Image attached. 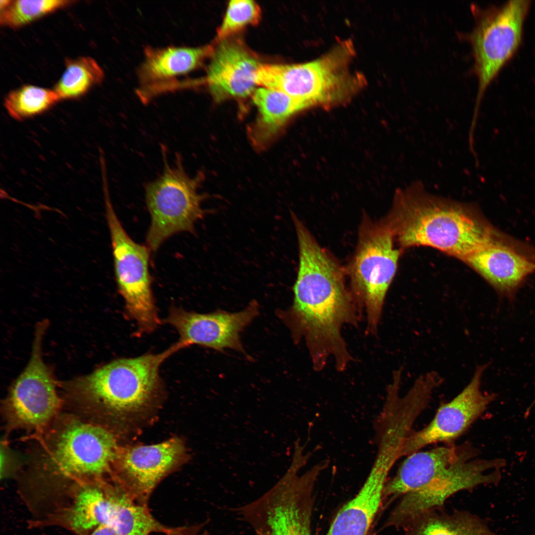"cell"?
Wrapping results in <instances>:
<instances>
[{
  "label": "cell",
  "instance_id": "cell-1",
  "mask_svg": "<svg viewBox=\"0 0 535 535\" xmlns=\"http://www.w3.org/2000/svg\"><path fill=\"white\" fill-rule=\"evenodd\" d=\"M380 221L401 250L431 247L461 261L497 230L476 204L431 194L420 181L396 191L390 211Z\"/></svg>",
  "mask_w": 535,
  "mask_h": 535
},
{
  "label": "cell",
  "instance_id": "cell-2",
  "mask_svg": "<svg viewBox=\"0 0 535 535\" xmlns=\"http://www.w3.org/2000/svg\"><path fill=\"white\" fill-rule=\"evenodd\" d=\"M183 348L178 341L161 353L113 360L62 384L64 403L73 414L106 428L107 424L138 414L161 393V364Z\"/></svg>",
  "mask_w": 535,
  "mask_h": 535
},
{
  "label": "cell",
  "instance_id": "cell-3",
  "mask_svg": "<svg viewBox=\"0 0 535 535\" xmlns=\"http://www.w3.org/2000/svg\"><path fill=\"white\" fill-rule=\"evenodd\" d=\"M36 440L28 470L35 482L74 485L112 477L120 449L109 428L62 414Z\"/></svg>",
  "mask_w": 535,
  "mask_h": 535
},
{
  "label": "cell",
  "instance_id": "cell-4",
  "mask_svg": "<svg viewBox=\"0 0 535 535\" xmlns=\"http://www.w3.org/2000/svg\"><path fill=\"white\" fill-rule=\"evenodd\" d=\"M354 54L353 43L347 40L310 62L261 64L256 83L282 91L309 107H331L348 101L365 85L364 76L350 69Z\"/></svg>",
  "mask_w": 535,
  "mask_h": 535
},
{
  "label": "cell",
  "instance_id": "cell-5",
  "mask_svg": "<svg viewBox=\"0 0 535 535\" xmlns=\"http://www.w3.org/2000/svg\"><path fill=\"white\" fill-rule=\"evenodd\" d=\"M531 5L530 0H510L486 7L471 5L474 25L461 36L471 45L472 70L478 81L473 118L477 119L487 88L519 48Z\"/></svg>",
  "mask_w": 535,
  "mask_h": 535
},
{
  "label": "cell",
  "instance_id": "cell-6",
  "mask_svg": "<svg viewBox=\"0 0 535 535\" xmlns=\"http://www.w3.org/2000/svg\"><path fill=\"white\" fill-rule=\"evenodd\" d=\"M166 151V150H165ZM163 168L159 176L144 186L146 205L151 217L147 235L148 248L155 251L167 238L181 232L193 233L196 222L203 218V195L198 192L200 174L191 177L182 159L176 155L168 162L162 147Z\"/></svg>",
  "mask_w": 535,
  "mask_h": 535
},
{
  "label": "cell",
  "instance_id": "cell-7",
  "mask_svg": "<svg viewBox=\"0 0 535 535\" xmlns=\"http://www.w3.org/2000/svg\"><path fill=\"white\" fill-rule=\"evenodd\" d=\"M380 221L365 218L361 224L355 253L348 273L351 292L367 317L366 332L376 334L387 291L395 274L401 250Z\"/></svg>",
  "mask_w": 535,
  "mask_h": 535
},
{
  "label": "cell",
  "instance_id": "cell-8",
  "mask_svg": "<svg viewBox=\"0 0 535 535\" xmlns=\"http://www.w3.org/2000/svg\"><path fill=\"white\" fill-rule=\"evenodd\" d=\"M47 325V321H44L36 326L29 361L12 384L2 408L8 430H25L35 439L52 425L64 404L51 370L42 356Z\"/></svg>",
  "mask_w": 535,
  "mask_h": 535
},
{
  "label": "cell",
  "instance_id": "cell-9",
  "mask_svg": "<svg viewBox=\"0 0 535 535\" xmlns=\"http://www.w3.org/2000/svg\"><path fill=\"white\" fill-rule=\"evenodd\" d=\"M106 216L113 257L116 282L123 298L127 316L134 321L139 333H151L160 324L149 272L150 250L135 242L127 233L104 188Z\"/></svg>",
  "mask_w": 535,
  "mask_h": 535
},
{
  "label": "cell",
  "instance_id": "cell-10",
  "mask_svg": "<svg viewBox=\"0 0 535 535\" xmlns=\"http://www.w3.org/2000/svg\"><path fill=\"white\" fill-rule=\"evenodd\" d=\"M315 483L303 477L281 478L257 499L235 508L255 535H313Z\"/></svg>",
  "mask_w": 535,
  "mask_h": 535
},
{
  "label": "cell",
  "instance_id": "cell-11",
  "mask_svg": "<svg viewBox=\"0 0 535 535\" xmlns=\"http://www.w3.org/2000/svg\"><path fill=\"white\" fill-rule=\"evenodd\" d=\"M506 464L501 458H475L456 465L421 489L403 495L386 526L403 529L422 514L442 509L446 499L460 491L498 483L501 478L499 470Z\"/></svg>",
  "mask_w": 535,
  "mask_h": 535
},
{
  "label": "cell",
  "instance_id": "cell-12",
  "mask_svg": "<svg viewBox=\"0 0 535 535\" xmlns=\"http://www.w3.org/2000/svg\"><path fill=\"white\" fill-rule=\"evenodd\" d=\"M185 455V446L178 438L120 449L113 481L134 501L148 506L157 485L182 463Z\"/></svg>",
  "mask_w": 535,
  "mask_h": 535
},
{
  "label": "cell",
  "instance_id": "cell-13",
  "mask_svg": "<svg viewBox=\"0 0 535 535\" xmlns=\"http://www.w3.org/2000/svg\"><path fill=\"white\" fill-rule=\"evenodd\" d=\"M487 365H477L469 383L450 401L442 404L424 428L411 432L403 444L401 457L437 442L452 443L461 436L496 398L481 390L482 375Z\"/></svg>",
  "mask_w": 535,
  "mask_h": 535
},
{
  "label": "cell",
  "instance_id": "cell-14",
  "mask_svg": "<svg viewBox=\"0 0 535 535\" xmlns=\"http://www.w3.org/2000/svg\"><path fill=\"white\" fill-rule=\"evenodd\" d=\"M462 261L499 294L512 297L535 272V247L497 229L488 242Z\"/></svg>",
  "mask_w": 535,
  "mask_h": 535
},
{
  "label": "cell",
  "instance_id": "cell-15",
  "mask_svg": "<svg viewBox=\"0 0 535 535\" xmlns=\"http://www.w3.org/2000/svg\"><path fill=\"white\" fill-rule=\"evenodd\" d=\"M259 313L256 301L235 313L217 310L201 314L173 307L164 321L175 329L178 341L186 347L198 345L217 351L228 348L245 353L240 333Z\"/></svg>",
  "mask_w": 535,
  "mask_h": 535
},
{
  "label": "cell",
  "instance_id": "cell-16",
  "mask_svg": "<svg viewBox=\"0 0 535 535\" xmlns=\"http://www.w3.org/2000/svg\"><path fill=\"white\" fill-rule=\"evenodd\" d=\"M214 48L207 70L206 82L217 102L252 95L260 63L256 55L241 40L228 38Z\"/></svg>",
  "mask_w": 535,
  "mask_h": 535
},
{
  "label": "cell",
  "instance_id": "cell-17",
  "mask_svg": "<svg viewBox=\"0 0 535 535\" xmlns=\"http://www.w3.org/2000/svg\"><path fill=\"white\" fill-rule=\"evenodd\" d=\"M471 444L448 445L408 456L395 475L387 481L383 499L396 498L426 486L457 464L475 458Z\"/></svg>",
  "mask_w": 535,
  "mask_h": 535
},
{
  "label": "cell",
  "instance_id": "cell-18",
  "mask_svg": "<svg viewBox=\"0 0 535 535\" xmlns=\"http://www.w3.org/2000/svg\"><path fill=\"white\" fill-rule=\"evenodd\" d=\"M214 48L210 45L200 47H148L137 71L139 83L146 89L187 74L211 55Z\"/></svg>",
  "mask_w": 535,
  "mask_h": 535
},
{
  "label": "cell",
  "instance_id": "cell-19",
  "mask_svg": "<svg viewBox=\"0 0 535 535\" xmlns=\"http://www.w3.org/2000/svg\"><path fill=\"white\" fill-rule=\"evenodd\" d=\"M71 502L63 513L64 523L79 535L108 526L111 513L112 483L108 481L74 485Z\"/></svg>",
  "mask_w": 535,
  "mask_h": 535
},
{
  "label": "cell",
  "instance_id": "cell-20",
  "mask_svg": "<svg viewBox=\"0 0 535 535\" xmlns=\"http://www.w3.org/2000/svg\"><path fill=\"white\" fill-rule=\"evenodd\" d=\"M259 115L252 127L251 138L260 146L273 136L288 119L309 108L304 103L277 90L266 87L256 89L252 94Z\"/></svg>",
  "mask_w": 535,
  "mask_h": 535
},
{
  "label": "cell",
  "instance_id": "cell-21",
  "mask_svg": "<svg viewBox=\"0 0 535 535\" xmlns=\"http://www.w3.org/2000/svg\"><path fill=\"white\" fill-rule=\"evenodd\" d=\"M405 535H497L486 519L470 512L443 508L426 512L407 524Z\"/></svg>",
  "mask_w": 535,
  "mask_h": 535
},
{
  "label": "cell",
  "instance_id": "cell-22",
  "mask_svg": "<svg viewBox=\"0 0 535 535\" xmlns=\"http://www.w3.org/2000/svg\"><path fill=\"white\" fill-rule=\"evenodd\" d=\"M112 508L108 527L117 535H151L160 533L170 535L175 527H167L156 520L148 506L137 503L123 489L114 485L111 492Z\"/></svg>",
  "mask_w": 535,
  "mask_h": 535
},
{
  "label": "cell",
  "instance_id": "cell-23",
  "mask_svg": "<svg viewBox=\"0 0 535 535\" xmlns=\"http://www.w3.org/2000/svg\"><path fill=\"white\" fill-rule=\"evenodd\" d=\"M104 76L102 68L91 57L68 59L64 71L53 90L59 100L76 99L101 83Z\"/></svg>",
  "mask_w": 535,
  "mask_h": 535
},
{
  "label": "cell",
  "instance_id": "cell-24",
  "mask_svg": "<svg viewBox=\"0 0 535 535\" xmlns=\"http://www.w3.org/2000/svg\"><path fill=\"white\" fill-rule=\"evenodd\" d=\"M58 101L53 89L26 85L10 92L4 106L12 118L22 120L44 112Z\"/></svg>",
  "mask_w": 535,
  "mask_h": 535
},
{
  "label": "cell",
  "instance_id": "cell-25",
  "mask_svg": "<svg viewBox=\"0 0 535 535\" xmlns=\"http://www.w3.org/2000/svg\"><path fill=\"white\" fill-rule=\"evenodd\" d=\"M71 2L72 1L62 0H10L0 10V23L5 27L18 28Z\"/></svg>",
  "mask_w": 535,
  "mask_h": 535
},
{
  "label": "cell",
  "instance_id": "cell-26",
  "mask_svg": "<svg viewBox=\"0 0 535 535\" xmlns=\"http://www.w3.org/2000/svg\"><path fill=\"white\" fill-rule=\"evenodd\" d=\"M261 17V10L254 1H229L222 22L217 31L216 41L229 38L250 25H256Z\"/></svg>",
  "mask_w": 535,
  "mask_h": 535
},
{
  "label": "cell",
  "instance_id": "cell-27",
  "mask_svg": "<svg viewBox=\"0 0 535 535\" xmlns=\"http://www.w3.org/2000/svg\"><path fill=\"white\" fill-rule=\"evenodd\" d=\"M89 535H117V534L111 528L107 526H101L91 532Z\"/></svg>",
  "mask_w": 535,
  "mask_h": 535
},
{
  "label": "cell",
  "instance_id": "cell-28",
  "mask_svg": "<svg viewBox=\"0 0 535 535\" xmlns=\"http://www.w3.org/2000/svg\"><path fill=\"white\" fill-rule=\"evenodd\" d=\"M198 535H211L210 533L208 531H204L203 532H201Z\"/></svg>",
  "mask_w": 535,
  "mask_h": 535
},
{
  "label": "cell",
  "instance_id": "cell-29",
  "mask_svg": "<svg viewBox=\"0 0 535 535\" xmlns=\"http://www.w3.org/2000/svg\"><path fill=\"white\" fill-rule=\"evenodd\" d=\"M372 470H374V469H372ZM375 471H377V470H375ZM379 472H380V471H379ZM382 473H383V472H382ZM384 474H385V473H384ZM386 475H387V474H386ZM387 476H388V475H387Z\"/></svg>",
  "mask_w": 535,
  "mask_h": 535
}]
</instances>
